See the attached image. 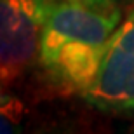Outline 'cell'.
Segmentation results:
<instances>
[{"instance_id":"obj_5","label":"cell","mask_w":134,"mask_h":134,"mask_svg":"<svg viewBox=\"0 0 134 134\" xmlns=\"http://www.w3.org/2000/svg\"><path fill=\"white\" fill-rule=\"evenodd\" d=\"M79 2L98 10H117V12H125L134 5V0H79Z\"/></svg>"},{"instance_id":"obj_2","label":"cell","mask_w":134,"mask_h":134,"mask_svg":"<svg viewBox=\"0 0 134 134\" xmlns=\"http://www.w3.org/2000/svg\"><path fill=\"white\" fill-rule=\"evenodd\" d=\"M82 98L104 111H134V5L111 33Z\"/></svg>"},{"instance_id":"obj_1","label":"cell","mask_w":134,"mask_h":134,"mask_svg":"<svg viewBox=\"0 0 134 134\" xmlns=\"http://www.w3.org/2000/svg\"><path fill=\"white\" fill-rule=\"evenodd\" d=\"M40 2V68L61 92L82 94L94 80L106 44L124 12L98 10L79 0Z\"/></svg>"},{"instance_id":"obj_4","label":"cell","mask_w":134,"mask_h":134,"mask_svg":"<svg viewBox=\"0 0 134 134\" xmlns=\"http://www.w3.org/2000/svg\"><path fill=\"white\" fill-rule=\"evenodd\" d=\"M25 108L21 101L7 92L4 84L0 82V134H10L19 131Z\"/></svg>"},{"instance_id":"obj_3","label":"cell","mask_w":134,"mask_h":134,"mask_svg":"<svg viewBox=\"0 0 134 134\" xmlns=\"http://www.w3.org/2000/svg\"><path fill=\"white\" fill-rule=\"evenodd\" d=\"M42 2L0 0V82L10 84L38 56Z\"/></svg>"}]
</instances>
